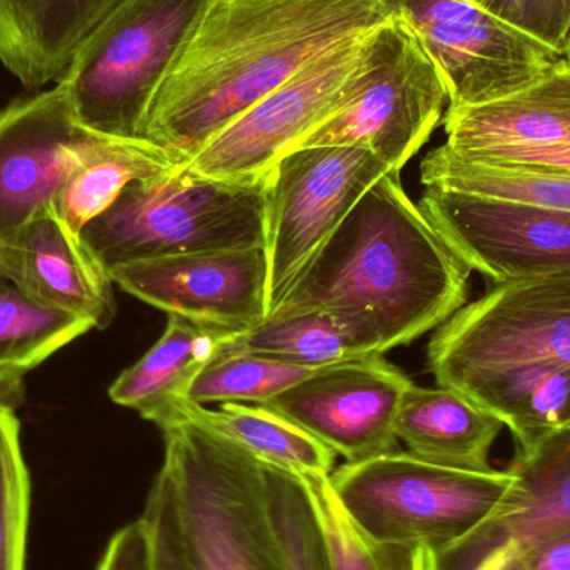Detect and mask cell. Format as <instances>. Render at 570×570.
Returning <instances> with one entry per match:
<instances>
[{"label": "cell", "mask_w": 570, "mask_h": 570, "mask_svg": "<svg viewBox=\"0 0 570 570\" xmlns=\"http://www.w3.org/2000/svg\"><path fill=\"white\" fill-rule=\"evenodd\" d=\"M30 479L16 409L0 405V570H26Z\"/></svg>", "instance_id": "31"}, {"label": "cell", "mask_w": 570, "mask_h": 570, "mask_svg": "<svg viewBox=\"0 0 570 570\" xmlns=\"http://www.w3.org/2000/svg\"><path fill=\"white\" fill-rule=\"evenodd\" d=\"M224 335L169 315L163 337L110 385V399L163 428L187 401L194 379L219 357Z\"/></svg>", "instance_id": "21"}, {"label": "cell", "mask_w": 570, "mask_h": 570, "mask_svg": "<svg viewBox=\"0 0 570 570\" xmlns=\"http://www.w3.org/2000/svg\"><path fill=\"white\" fill-rule=\"evenodd\" d=\"M317 509L334 570H429L425 549L375 544L354 528L332 492L328 478H302Z\"/></svg>", "instance_id": "30"}, {"label": "cell", "mask_w": 570, "mask_h": 570, "mask_svg": "<svg viewBox=\"0 0 570 570\" xmlns=\"http://www.w3.org/2000/svg\"><path fill=\"white\" fill-rule=\"evenodd\" d=\"M391 167L361 147H308L285 154L267 174L269 314ZM267 314V315H269Z\"/></svg>", "instance_id": "9"}, {"label": "cell", "mask_w": 570, "mask_h": 570, "mask_svg": "<svg viewBox=\"0 0 570 570\" xmlns=\"http://www.w3.org/2000/svg\"><path fill=\"white\" fill-rule=\"evenodd\" d=\"M107 139L77 122L60 83L0 107V240L52 206Z\"/></svg>", "instance_id": "15"}, {"label": "cell", "mask_w": 570, "mask_h": 570, "mask_svg": "<svg viewBox=\"0 0 570 570\" xmlns=\"http://www.w3.org/2000/svg\"><path fill=\"white\" fill-rule=\"evenodd\" d=\"M444 80L399 17L368 32L354 80L337 106L292 153L308 147H361L401 173L441 122Z\"/></svg>", "instance_id": "7"}, {"label": "cell", "mask_w": 570, "mask_h": 570, "mask_svg": "<svg viewBox=\"0 0 570 570\" xmlns=\"http://www.w3.org/2000/svg\"><path fill=\"white\" fill-rule=\"evenodd\" d=\"M461 156L481 160V163L511 164V166L528 167V169L570 176V146L544 147V149L501 150V153L461 154Z\"/></svg>", "instance_id": "35"}, {"label": "cell", "mask_w": 570, "mask_h": 570, "mask_svg": "<svg viewBox=\"0 0 570 570\" xmlns=\"http://www.w3.org/2000/svg\"><path fill=\"white\" fill-rule=\"evenodd\" d=\"M422 213L489 283L570 274V213L425 187Z\"/></svg>", "instance_id": "12"}, {"label": "cell", "mask_w": 570, "mask_h": 570, "mask_svg": "<svg viewBox=\"0 0 570 570\" xmlns=\"http://www.w3.org/2000/svg\"><path fill=\"white\" fill-rule=\"evenodd\" d=\"M392 17L391 0H216L157 90L142 139L186 166L312 60Z\"/></svg>", "instance_id": "1"}, {"label": "cell", "mask_w": 570, "mask_h": 570, "mask_svg": "<svg viewBox=\"0 0 570 570\" xmlns=\"http://www.w3.org/2000/svg\"><path fill=\"white\" fill-rule=\"evenodd\" d=\"M472 271L391 170L355 204L267 318L331 312L362 322L384 351L438 328L468 298Z\"/></svg>", "instance_id": "2"}, {"label": "cell", "mask_w": 570, "mask_h": 570, "mask_svg": "<svg viewBox=\"0 0 570 570\" xmlns=\"http://www.w3.org/2000/svg\"><path fill=\"white\" fill-rule=\"evenodd\" d=\"M568 59L570 0H474Z\"/></svg>", "instance_id": "32"}, {"label": "cell", "mask_w": 570, "mask_h": 570, "mask_svg": "<svg viewBox=\"0 0 570 570\" xmlns=\"http://www.w3.org/2000/svg\"><path fill=\"white\" fill-rule=\"evenodd\" d=\"M428 361L441 387L511 365L570 367V274L492 285L439 325Z\"/></svg>", "instance_id": "8"}, {"label": "cell", "mask_w": 570, "mask_h": 570, "mask_svg": "<svg viewBox=\"0 0 570 570\" xmlns=\"http://www.w3.org/2000/svg\"><path fill=\"white\" fill-rule=\"evenodd\" d=\"M315 371L317 368L249 352L219 355L194 379L187 391V401L200 405L214 402L264 404Z\"/></svg>", "instance_id": "29"}, {"label": "cell", "mask_w": 570, "mask_h": 570, "mask_svg": "<svg viewBox=\"0 0 570 570\" xmlns=\"http://www.w3.org/2000/svg\"><path fill=\"white\" fill-rule=\"evenodd\" d=\"M0 269L40 304L86 318L94 328L114 321L109 273L52 206L0 240Z\"/></svg>", "instance_id": "17"}, {"label": "cell", "mask_w": 570, "mask_h": 570, "mask_svg": "<svg viewBox=\"0 0 570 570\" xmlns=\"http://www.w3.org/2000/svg\"><path fill=\"white\" fill-rule=\"evenodd\" d=\"M425 187L532 204L570 213V176L511 166L481 163L438 147L421 164Z\"/></svg>", "instance_id": "26"}, {"label": "cell", "mask_w": 570, "mask_h": 570, "mask_svg": "<svg viewBox=\"0 0 570 570\" xmlns=\"http://www.w3.org/2000/svg\"><path fill=\"white\" fill-rule=\"evenodd\" d=\"M237 352L321 368L385 351L377 335L362 322L331 312H307L266 318L249 331L224 335L219 355Z\"/></svg>", "instance_id": "23"}, {"label": "cell", "mask_w": 570, "mask_h": 570, "mask_svg": "<svg viewBox=\"0 0 570 570\" xmlns=\"http://www.w3.org/2000/svg\"><path fill=\"white\" fill-rule=\"evenodd\" d=\"M568 60L570 62V47H569V52H568Z\"/></svg>", "instance_id": "38"}, {"label": "cell", "mask_w": 570, "mask_h": 570, "mask_svg": "<svg viewBox=\"0 0 570 570\" xmlns=\"http://www.w3.org/2000/svg\"><path fill=\"white\" fill-rule=\"evenodd\" d=\"M266 488L281 570H334L327 538L304 479L266 464Z\"/></svg>", "instance_id": "28"}, {"label": "cell", "mask_w": 570, "mask_h": 570, "mask_svg": "<svg viewBox=\"0 0 570 570\" xmlns=\"http://www.w3.org/2000/svg\"><path fill=\"white\" fill-rule=\"evenodd\" d=\"M126 0H0V62L26 87L59 83Z\"/></svg>", "instance_id": "19"}, {"label": "cell", "mask_w": 570, "mask_h": 570, "mask_svg": "<svg viewBox=\"0 0 570 570\" xmlns=\"http://www.w3.org/2000/svg\"><path fill=\"white\" fill-rule=\"evenodd\" d=\"M368 32L312 60L214 137L186 166L199 176L229 183L266 179L347 92L361 67Z\"/></svg>", "instance_id": "11"}, {"label": "cell", "mask_w": 570, "mask_h": 570, "mask_svg": "<svg viewBox=\"0 0 570 570\" xmlns=\"http://www.w3.org/2000/svg\"><path fill=\"white\" fill-rule=\"evenodd\" d=\"M328 482L365 539L435 554L468 538L498 509L512 474L509 469L449 468L395 449L367 461L345 462Z\"/></svg>", "instance_id": "5"}, {"label": "cell", "mask_w": 570, "mask_h": 570, "mask_svg": "<svg viewBox=\"0 0 570 570\" xmlns=\"http://www.w3.org/2000/svg\"><path fill=\"white\" fill-rule=\"evenodd\" d=\"M445 146L459 154L570 146V62L518 92L478 106L451 107Z\"/></svg>", "instance_id": "18"}, {"label": "cell", "mask_w": 570, "mask_h": 570, "mask_svg": "<svg viewBox=\"0 0 570 570\" xmlns=\"http://www.w3.org/2000/svg\"><path fill=\"white\" fill-rule=\"evenodd\" d=\"M140 521L149 544V570H189L180 548L173 489L163 471L150 489Z\"/></svg>", "instance_id": "33"}, {"label": "cell", "mask_w": 570, "mask_h": 570, "mask_svg": "<svg viewBox=\"0 0 570 570\" xmlns=\"http://www.w3.org/2000/svg\"><path fill=\"white\" fill-rule=\"evenodd\" d=\"M96 570H149V544L140 518L112 535Z\"/></svg>", "instance_id": "34"}, {"label": "cell", "mask_w": 570, "mask_h": 570, "mask_svg": "<svg viewBox=\"0 0 570 570\" xmlns=\"http://www.w3.org/2000/svg\"><path fill=\"white\" fill-rule=\"evenodd\" d=\"M109 276L134 297L224 334L257 327L269 314L266 246L136 261Z\"/></svg>", "instance_id": "14"}, {"label": "cell", "mask_w": 570, "mask_h": 570, "mask_svg": "<svg viewBox=\"0 0 570 570\" xmlns=\"http://www.w3.org/2000/svg\"><path fill=\"white\" fill-rule=\"evenodd\" d=\"M177 412L209 425L264 464L297 478H328L334 471L335 454L331 449L264 405L227 402L219 409H207L184 401Z\"/></svg>", "instance_id": "24"}, {"label": "cell", "mask_w": 570, "mask_h": 570, "mask_svg": "<svg viewBox=\"0 0 570 570\" xmlns=\"http://www.w3.org/2000/svg\"><path fill=\"white\" fill-rule=\"evenodd\" d=\"M183 164L146 140L109 139L57 194L52 209L76 234L110 209L129 184L173 173Z\"/></svg>", "instance_id": "25"}, {"label": "cell", "mask_w": 570, "mask_h": 570, "mask_svg": "<svg viewBox=\"0 0 570 570\" xmlns=\"http://www.w3.org/2000/svg\"><path fill=\"white\" fill-rule=\"evenodd\" d=\"M448 389L508 425L518 451L570 425V367L521 364L469 375Z\"/></svg>", "instance_id": "22"}, {"label": "cell", "mask_w": 570, "mask_h": 570, "mask_svg": "<svg viewBox=\"0 0 570 570\" xmlns=\"http://www.w3.org/2000/svg\"><path fill=\"white\" fill-rule=\"evenodd\" d=\"M391 7L438 67L451 107L518 92L566 59L474 0H391Z\"/></svg>", "instance_id": "10"}, {"label": "cell", "mask_w": 570, "mask_h": 570, "mask_svg": "<svg viewBox=\"0 0 570 570\" xmlns=\"http://www.w3.org/2000/svg\"><path fill=\"white\" fill-rule=\"evenodd\" d=\"M90 328L86 318L40 304L0 269V368L27 374Z\"/></svg>", "instance_id": "27"}, {"label": "cell", "mask_w": 570, "mask_h": 570, "mask_svg": "<svg viewBox=\"0 0 570 570\" xmlns=\"http://www.w3.org/2000/svg\"><path fill=\"white\" fill-rule=\"evenodd\" d=\"M160 429L187 568L281 570L266 464L183 412Z\"/></svg>", "instance_id": "3"}, {"label": "cell", "mask_w": 570, "mask_h": 570, "mask_svg": "<svg viewBox=\"0 0 570 570\" xmlns=\"http://www.w3.org/2000/svg\"><path fill=\"white\" fill-rule=\"evenodd\" d=\"M502 424L498 417L452 389L412 382L402 395L395 434L407 452L449 468L488 471Z\"/></svg>", "instance_id": "20"}, {"label": "cell", "mask_w": 570, "mask_h": 570, "mask_svg": "<svg viewBox=\"0 0 570 570\" xmlns=\"http://www.w3.org/2000/svg\"><path fill=\"white\" fill-rule=\"evenodd\" d=\"M267 177L210 179L179 166L136 180L82 230L107 273L119 264L266 246Z\"/></svg>", "instance_id": "4"}, {"label": "cell", "mask_w": 570, "mask_h": 570, "mask_svg": "<svg viewBox=\"0 0 570 570\" xmlns=\"http://www.w3.org/2000/svg\"><path fill=\"white\" fill-rule=\"evenodd\" d=\"M512 485L468 538L429 552V570H495L570 531V425L518 451Z\"/></svg>", "instance_id": "16"}, {"label": "cell", "mask_w": 570, "mask_h": 570, "mask_svg": "<svg viewBox=\"0 0 570 570\" xmlns=\"http://www.w3.org/2000/svg\"><path fill=\"white\" fill-rule=\"evenodd\" d=\"M524 559L528 570H570V531L542 542Z\"/></svg>", "instance_id": "36"}, {"label": "cell", "mask_w": 570, "mask_h": 570, "mask_svg": "<svg viewBox=\"0 0 570 570\" xmlns=\"http://www.w3.org/2000/svg\"><path fill=\"white\" fill-rule=\"evenodd\" d=\"M216 0H126L60 80L83 129L144 140L157 90Z\"/></svg>", "instance_id": "6"}, {"label": "cell", "mask_w": 570, "mask_h": 570, "mask_svg": "<svg viewBox=\"0 0 570 570\" xmlns=\"http://www.w3.org/2000/svg\"><path fill=\"white\" fill-rule=\"evenodd\" d=\"M411 384L401 368L371 355L317 368L259 405L294 422L345 462H361L397 449L395 419Z\"/></svg>", "instance_id": "13"}, {"label": "cell", "mask_w": 570, "mask_h": 570, "mask_svg": "<svg viewBox=\"0 0 570 570\" xmlns=\"http://www.w3.org/2000/svg\"><path fill=\"white\" fill-rule=\"evenodd\" d=\"M495 570H528V564H525L524 558H515L505 562V564H502L501 568Z\"/></svg>", "instance_id": "37"}]
</instances>
